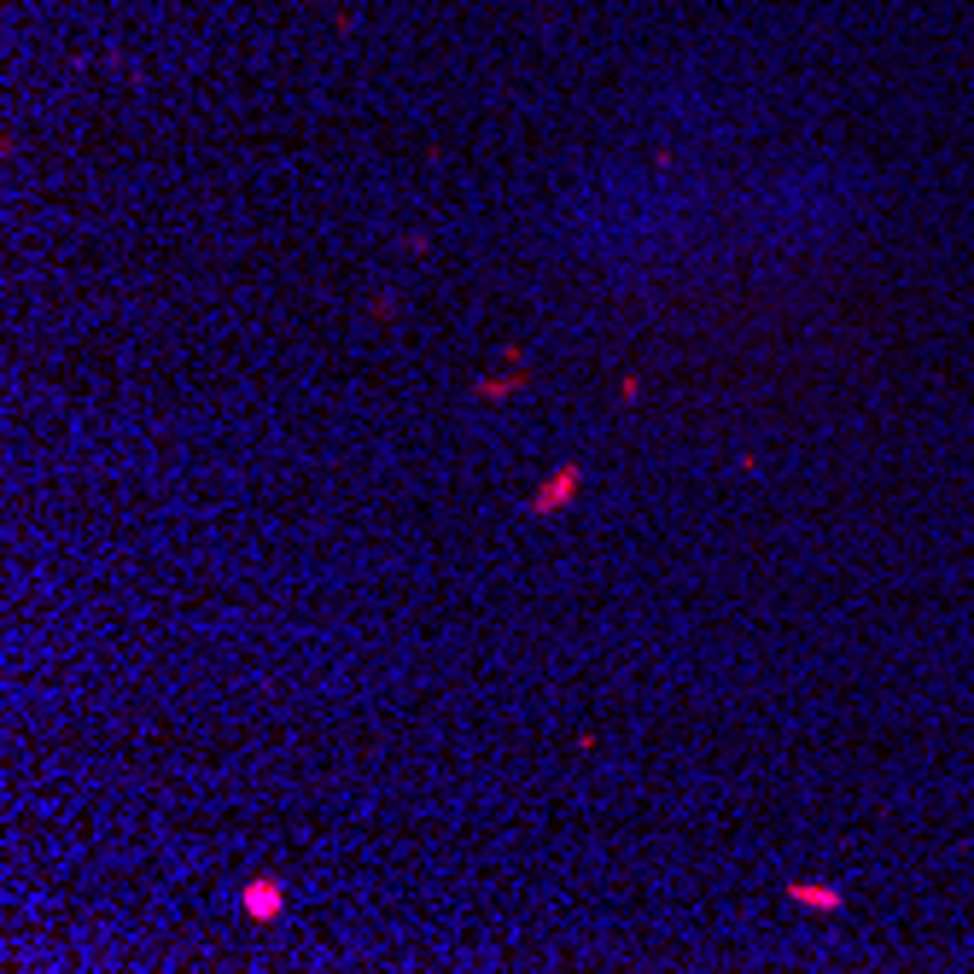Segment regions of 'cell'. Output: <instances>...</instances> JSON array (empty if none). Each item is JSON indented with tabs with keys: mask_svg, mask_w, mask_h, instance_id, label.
I'll use <instances>...</instances> for the list:
<instances>
[{
	"mask_svg": "<svg viewBox=\"0 0 974 974\" xmlns=\"http://www.w3.org/2000/svg\"><path fill=\"white\" fill-rule=\"evenodd\" d=\"M519 385H526L519 374H508V380H479V397H514Z\"/></svg>",
	"mask_w": 974,
	"mask_h": 974,
	"instance_id": "4",
	"label": "cell"
},
{
	"mask_svg": "<svg viewBox=\"0 0 974 974\" xmlns=\"http://www.w3.org/2000/svg\"><path fill=\"white\" fill-rule=\"evenodd\" d=\"M240 911H245V922H257V928H275L280 916H287V881L268 869V876H251L245 887H240Z\"/></svg>",
	"mask_w": 974,
	"mask_h": 974,
	"instance_id": "1",
	"label": "cell"
},
{
	"mask_svg": "<svg viewBox=\"0 0 974 974\" xmlns=\"http://www.w3.org/2000/svg\"><path fill=\"white\" fill-rule=\"evenodd\" d=\"M782 893H787V904H799V911H811V916H841L846 911V893L834 881H787Z\"/></svg>",
	"mask_w": 974,
	"mask_h": 974,
	"instance_id": "3",
	"label": "cell"
},
{
	"mask_svg": "<svg viewBox=\"0 0 974 974\" xmlns=\"http://www.w3.org/2000/svg\"><path fill=\"white\" fill-rule=\"evenodd\" d=\"M578 491H584V467H578V461H561V467H554V473H549L543 484H537V496L526 502V508H531L537 519H549V514H566V508H573V502H578Z\"/></svg>",
	"mask_w": 974,
	"mask_h": 974,
	"instance_id": "2",
	"label": "cell"
}]
</instances>
